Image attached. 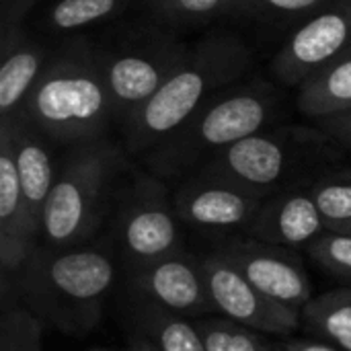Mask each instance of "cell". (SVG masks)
I'll list each match as a JSON object with an SVG mask.
<instances>
[{
  "label": "cell",
  "instance_id": "1",
  "mask_svg": "<svg viewBox=\"0 0 351 351\" xmlns=\"http://www.w3.org/2000/svg\"><path fill=\"white\" fill-rule=\"evenodd\" d=\"M117 274L109 239L64 249L39 245L12 284L16 302L45 327L82 337L103 321Z\"/></svg>",
  "mask_w": 351,
  "mask_h": 351
},
{
  "label": "cell",
  "instance_id": "2",
  "mask_svg": "<svg viewBox=\"0 0 351 351\" xmlns=\"http://www.w3.org/2000/svg\"><path fill=\"white\" fill-rule=\"evenodd\" d=\"M16 115L53 144L76 146L105 138L115 117L103 47L86 37L66 39L45 62Z\"/></svg>",
  "mask_w": 351,
  "mask_h": 351
},
{
  "label": "cell",
  "instance_id": "3",
  "mask_svg": "<svg viewBox=\"0 0 351 351\" xmlns=\"http://www.w3.org/2000/svg\"><path fill=\"white\" fill-rule=\"evenodd\" d=\"M251 62V47L232 33H210L189 45L171 78L121 128L128 154L144 156L154 150L214 95L237 84Z\"/></svg>",
  "mask_w": 351,
  "mask_h": 351
},
{
  "label": "cell",
  "instance_id": "4",
  "mask_svg": "<svg viewBox=\"0 0 351 351\" xmlns=\"http://www.w3.org/2000/svg\"><path fill=\"white\" fill-rule=\"evenodd\" d=\"M280 109L282 95L276 84L237 82L214 95L171 138L144 154V169L167 183L185 179L228 146L269 128Z\"/></svg>",
  "mask_w": 351,
  "mask_h": 351
},
{
  "label": "cell",
  "instance_id": "5",
  "mask_svg": "<svg viewBox=\"0 0 351 351\" xmlns=\"http://www.w3.org/2000/svg\"><path fill=\"white\" fill-rule=\"evenodd\" d=\"M128 150L107 138L70 146L43 212L41 245L51 249L88 245L115 208Z\"/></svg>",
  "mask_w": 351,
  "mask_h": 351
},
{
  "label": "cell",
  "instance_id": "6",
  "mask_svg": "<svg viewBox=\"0 0 351 351\" xmlns=\"http://www.w3.org/2000/svg\"><path fill=\"white\" fill-rule=\"evenodd\" d=\"M335 146L319 128H265L216 154L199 173L269 197L333 169Z\"/></svg>",
  "mask_w": 351,
  "mask_h": 351
},
{
  "label": "cell",
  "instance_id": "7",
  "mask_svg": "<svg viewBox=\"0 0 351 351\" xmlns=\"http://www.w3.org/2000/svg\"><path fill=\"white\" fill-rule=\"evenodd\" d=\"M181 228L167 181L138 171L119 189L109 241L125 274L181 251Z\"/></svg>",
  "mask_w": 351,
  "mask_h": 351
},
{
  "label": "cell",
  "instance_id": "8",
  "mask_svg": "<svg viewBox=\"0 0 351 351\" xmlns=\"http://www.w3.org/2000/svg\"><path fill=\"white\" fill-rule=\"evenodd\" d=\"M189 45L156 23L132 29L113 49H103L113 117L123 128L171 78Z\"/></svg>",
  "mask_w": 351,
  "mask_h": 351
},
{
  "label": "cell",
  "instance_id": "9",
  "mask_svg": "<svg viewBox=\"0 0 351 351\" xmlns=\"http://www.w3.org/2000/svg\"><path fill=\"white\" fill-rule=\"evenodd\" d=\"M351 51V0H331L288 37L271 60L282 84L300 86L313 74Z\"/></svg>",
  "mask_w": 351,
  "mask_h": 351
},
{
  "label": "cell",
  "instance_id": "10",
  "mask_svg": "<svg viewBox=\"0 0 351 351\" xmlns=\"http://www.w3.org/2000/svg\"><path fill=\"white\" fill-rule=\"evenodd\" d=\"M202 269L216 315L263 335L290 337L298 331L302 313H296L259 292L218 251L202 257Z\"/></svg>",
  "mask_w": 351,
  "mask_h": 351
},
{
  "label": "cell",
  "instance_id": "11",
  "mask_svg": "<svg viewBox=\"0 0 351 351\" xmlns=\"http://www.w3.org/2000/svg\"><path fill=\"white\" fill-rule=\"evenodd\" d=\"M173 202L181 224L191 230L245 234L265 197L197 171L179 181L173 189Z\"/></svg>",
  "mask_w": 351,
  "mask_h": 351
},
{
  "label": "cell",
  "instance_id": "12",
  "mask_svg": "<svg viewBox=\"0 0 351 351\" xmlns=\"http://www.w3.org/2000/svg\"><path fill=\"white\" fill-rule=\"evenodd\" d=\"M259 292L271 300L302 313L313 300V286L302 259L294 249L261 243L255 239H237L218 249Z\"/></svg>",
  "mask_w": 351,
  "mask_h": 351
},
{
  "label": "cell",
  "instance_id": "13",
  "mask_svg": "<svg viewBox=\"0 0 351 351\" xmlns=\"http://www.w3.org/2000/svg\"><path fill=\"white\" fill-rule=\"evenodd\" d=\"M125 276L130 294L138 298L191 319L216 315L206 286L202 259L193 257L185 249L142 265Z\"/></svg>",
  "mask_w": 351,
  "mask_h": 351
},
{
  "label": "cell",
  "instance_id": "14",
  "mask_svg": "<svg viewBox=\"0 0 351 351\" xmlns=\"http://www.w3.org/2000/svg\"><path fill=\"white\" fill-rule=\"evenodd\" d=\"M37 247L39 241L31 232L21 191L12 130L6 119H0V271L4 292Z\"/></svg>",
  "mask_w": 351,
  "mask_h": 351
},
{
  "label": "cell",
  "instance_id": "15",
  "mask_svg": "<svg viewBox=\"0 0 351 351\" xmlns=\"http://www.w3.org/2000/svg\"><path fill=\"white\" fill-rule=\"evenodd\" d=\"M306 183L265 197L245 237L286 249H308L327 230V224Z\"/></svg>",
  "mask_w": 351,
  "mask_h": 351
},
{
  "label": "cell",
  "instance_id": "16",
  "mask_svg": "<svg viewBox=\"0 0 351 351\" xmlns=\"http://www.w3.org/2000/svg\"><path fill=\"white\" fill-rule=\"evenodd\" d=\"M12 130V142H14V156H16V171L21 181V191L27 208V218L31 232L41 245V232H43V212L47 197L51 193V187L56 183L58 167L53 162L49 140L43 138L33 125H29L19 115L6 117Z\"/></svg>",
  "mask_w": 351,
  "mask_h": 351
},
{
  "label": "cell",
  "instance_id": "17",
  "mask_svg": "<svg viewBox=\"0 0 351 351\" xmlns=\"http://www.w3.org/2000/svg\"><path fill=\"white\" fill-rule=\"evenodd\" d=\"M45 66L43 45L21 25L0 27V119L14 117Z\"/></svg>",
  "mask_w": 351,
  "mask_h": 351
},
{
  "label": "cell",
  "instance_id": "18",
  "mask_svg": "<svg viewBox=\"0 0 351 351\" xmlns=\"http://www.w3.org/2000/svg\"><path fill=\"white\" fill-rule=\"evenodd\" d=\"M132 339L152 351H208L195 319L130 294L123 313Z\"/></svg>",
  "mask_w": 351,
  "mask_h": 351
},
{
  "label": "cell",
  "instance_id": "19",
  "mask_svg": "<svg viewBox=\"0 0 351 351\" xmlns=\"http://www.w3.org/2000/svg\"><path fill=\"white\" fill-rule=\"evenodd\" d=\"M298 109L313 121L351 111V51L298 86Z\"/></svg>",
  "mask_w": 351,
  "mask_h": 351
},
{
  "label": "cell",
  "instance_id": "20",
  "mask_svg": "<svg viewBox=\"0 0 351 351\" xmlns=\"http://www.w3.org/2000/svg\"><path fill=\"white\" fill-rule=\"evenodd\" d=\"M152 23L169 29H193L210 25L226 14H243V0H140Z\"/></svg>",
  "mask_w": 351,
  "mask_h": 351
},
{
  "label": "cell",
  "instance_id": "21",
  "mask_svg": "<svg viewBox=\"0 0 351 351\" xmlns=\"http://www.w3.org/2000/svg\"><path fill=\"white\" fill-rule=\"evenodd\" d=\"M302 323L319 339L351 351V286L313 298L302 311Z\"/></svg>",
  "mask_w": 351,
  "mask_h": 351
},
{
  "label": "cell",
  "instance_id": "22",
  "mask_svg": "<svg viewBox=\"0 0 351 351\" xmlns=\"http://www.w3.org/2000/svg\"><path fill=\"white\" fill-rule=\"evenodd\" d=\"M140 0H58L43 16L51 33H74L125 12Z\"/></svg>",
  "mask_w": 351,
  "mask_h": 351
},
{
  "label": "cell",
  "instance_id": "23",
  "mask_svg": "<svg viewBox=\"0 0 351 351\" xmlns=\"http://www.w3.org/2000/svg\"><path fill=\"white\" fill-rule=\"evenodd\" d=\"M308 191L327 224L337 230L351 222V167H333L311 179Z\"/></svg>",
  "mask_w": 351,
  "mask_h": 351
},
{
  "label": "cell",
  "instance_id": "24",
  "mask_svg": "<svg viewBox=\"0 0 351 351\" xmlns=\"http://www.w3.org/2000/svg\"><path fill=\"white\" fill-rule=\"evenodd\" d=\"M208 351H274L263 333L228 321L220 315L195 319Z\"/></svg>",
  "mask_w": 351,
  "mask_h": 351
},
{
  "label": "cell",
  "instance_id": "25",
  "mask_svg": "<svg viewBox=\"0 0 351 351\" xmlns=\"http://www.w3.org/2000/svg\"><path fill=\"white\" fill-rule=\"evenodd\" d=\"M45 325L23 304H4L0 317V351H45Z\"/></svg>",
  "mask_w": 351,
  "mask_h": 351
},
{
  "label": "cell",
  "instance_id": "26",
  "mask_svg": "<svg viewBox=\"0 0 351 351\" xmlns=\"http://www.w3.org/2000/svg\"><path fill=\"white\" fill-rule=\"evenodd\" d=\"M308 255L323 271L350 282L351 286V234L325 230L308 247Z\"/></svg>",
  "mask_w": 351,
  "mask_h": 351
},
{
  "label": "cell",
  "instance_id": "27",
  "mask_svg": "<svg viewBox=\"0 0 351 351\" xmlns=\"http://www.w3.org/2000/svg\"><path fill=\"white\" fill-rule=\"evenodd\" d=\"M331 0H243L247 16H311Z\"/></svg>",
  "mask_w": 351,
  "mask_h": 351
},
{
  "label": "cell",
  "instance_id": "28",
  "mask_svg": "<svg viewBox=\"0 0 351 351\" xmlns=\"http://www.w3.org/2000/svg\"><path fill=\"white\" fill-rule=\"evenodd\" d=\"M317 128L329 138L333 140L339 148L350 150L351 152V111L346 113H337L331 117H323L315 121Z\"/></svg>",
  "mask_w": 351,
  "mask_h": 351
},
{
  "label": "cell",
  "instance_id": "29",
  "mask_svg": "<svg viewBox=\"0 0 351 351\" xmlns=\"http://www.w3.org/2000/svg\"><path fill=\"white\" fill-rule=\"evenodd\" d=\"M39 0H0V27L21 25Z\"/></svg>",
  "mask_w": 351,
  "mask_h": 351
},
{
  "label": "cell",
  "instance_id": "30",
  "mask_svg": "<svg viewBox=\"0 0 351 351\" xmlns=\"http://www.w3.org/2000/svg\"><path fill=\"white\" fill-rule=\"evenodd\" d=\"M274 351H343L337 346L325 341V339H294V337H282L278 343H274Z\"/></svg>",
  "mask_w": 351,
  "mask_h": 351
},
{
  "label": "cell",
  "instance_id": "31",
  "mask_svg": "<svg viewBox=\"0 0 351 351\" xmlns=\"http://www.w3.org/2000/svg\"><path fill=\"white\" fill-rule=\"evenodd\" d=\"M121 351H152L146 343H142V341H138V339H130V343H128V348H123Z\"/></svg>",
  "mask_w": 351,
  "mask_h": 351
},
{
  "label": "cell",
  "instance_id": "32",
  "mask_svg": "<svg viewBox=\"0 0 351 351\" xmlns=\"http://www.w3.org/2000/svg\"><path fill=\"white\" fill-rule=\"evenodd\" d=\"M335 232H343V234H351V222H350V224H346V226H341V228H337Z\"/></svg>",
  "mask_w": 351,
  "mask_h": 351
},
{
  "label": "cell",
  "instance_id": "33",
  "mask_svg": "<svg viewBox=\"0 0 351 351\" xmlns=\"http://www.w3.org/2000/svg\"><path fill=\"white\" fill-rule=\"evenodd\" d=\"M90 351H109V350H90Z\"/></svg>",
  "mask_w": 351,
  "mask_h": 351
}]
</instances>
